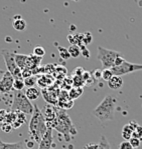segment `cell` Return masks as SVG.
I'll list each match as a JSON object with an SVG mask.
<instances>
[{
  "label": "cell",
  "instance_id": "6da1fadb",
  "mask_svg": "<svg viewBox=\"0 0 142 149\" xmlns=\"http://www.w3.org/2000/svg\"><path fill=\"white\" fill-rule=\"evenodd\" d=\"M57 118L52 125V129H56L65 137L66 141L69 142L72 139V136L77 134V129H76L74 123L72 122L70 116L66 112V110L56 107Z\"/></svg>",
  "mask_w": 142,
  "mask_h": 149
},
{
  "label": "cell",
  "instance_id": "7a4b0ae2",
  "mask_svg": "<svg viewBox=\"0 0 142 149\" xmlns=\"http://www.w3.org/2000/svg\"><path fill=\"white\" fill-rule=\"evenodd\" d=\"M33 113L31 115V119L29 121L28 125V132L30 137L33 139V141L40 143L42 136L47 132V127L42 110L38 108L36 104H33Z\"/></svg>",
  "mask_w": 142,
  "mask_h": 149
},
{
  "label": "cell",
  "instance_id": "3957f363",
  "mask_svg": "<svg viewBox=\"0 0 142 149\" xmlns=\"http://www.w3.org/2000/svg\"><path fill=\"white\" fill-rule=\"evenodd\" d=\"M116 105H117V97L112 94H107L93 111L94 116L99 119L101 122L113 120Z\"/></svg>",
  "mask_w": 142,
  "mask_h": 149
},
{
  "label": "cell",
  "instance_id": "277c9868",
  "mask_svg": "<svg viewBox=\"0 0 142 149\" xmlns=\"http://www.w3.org/2000/svg\"><path fill=\"white\" fill-rule=\"evenodd\" d=\"M33 109V104L25 96L23 91H14L13 103L10 111H19L24 114H27V115H32Z\"/></svg>",
  "mask_w": 142,
  "mask_h": 149
},
{
  "label": "cell",
  "instance_id": "5b68a950",
  "mask_svg": "<svg viewBox=\"0 0 142 149\" xmlns=\"http://www.w3.org/2000/svg\"><path fill=\"white\" fill-rule=\"evenodd\" d=\"M121 53L115 50H111V49H107L102 46H98V55L97 58L98 60L101 61L103 66V69H106V68L114 67L115 65V60L118 56H120Z\"/></svg>",
  "mask_w": 142,
  "mask_h": 149
},
{
  "label": "cell",
  "instance_id": "8992f818",
  "mask_svg": "<svg viewBox=\"0 0 142 149\" xmlns=\"http://www.w3.org/2000/svg\"><path fill=\"white\" fill-rule=\"evenodd\" d=\"M2 57L4 59V62L7 67V71L11 73L14 79H23L22 78V72L17 66L16 61H15V53L8 49L1 50Z\"/></svg>",
  "mask_w": 142,
  "mask_h": 149
},
{
  "label": "cell",
  "instance_id": "52a82bcc",
  "mask_svg": "<svg viewBox=\"0 0 142 149\" xmlns=\"http://www.w3.org/2000/svg\"><path fill=\"white\" fill-rule=\"evenodd\" d=\"M113 73V75L116 76H121L123 75L129 74V73L135 72V71L142 70V64H136V63H131L128 61H124L121 65L119 66H114V67L110 68Z\"/></svg>",
  "mask_w": 142,
  "mask_h": 149
},
{
  "label": "cell",
  "instance_id": "ba28073f",
  "mask_svg": "<svg viewBox=\"0 0 142 149\" xmlns=\"http://www.w3.org/2000/svg\"><path fill=\"white\" fill-rule=\"evenodd\" d=\"M13 82H14V78L11 75V73L9 71H5L3 76L0 79V94L14 91L13 90Z\"/></svg>",
  "mask_w": 142,
  "mask_h": 149
},
{
  "label": "cell",
  "instance_id": "9c48e42d",
  "mask_svg": "<svg viewBox=\"0 0 142 149\" xmlns=\"http://www.w3.org/2000/svg\"><path fill=\"white\" fill-rule=\"evenodd\" d=\"M42 115L45 117V123H47V128H52L54 122L57 118V113H56V107L52 106V104L47 103L42 109Z\"/></svg>",
  "mask_w": 142,
  "mask_h": 149
},
{
  "label": "cell",
  "instance_id": "30bf717a",
  "mask_svg": "<svg viewBox=\"0 0 142 149\" xmlns=\"http://www.w3.org/2000/svg\"><path fill=\"white\" fill-rule=\"evenodd\" d=\"M52 128H47V132L42 136V140L38 143L37 149H52L54 143V136H52Z\"/></svg>",
  "mask_w": 142,
  "mask_h": 149
},
{
  "label": "cell",
  "instance_id": "8fae6325",
  "mask_svg": "<svg viewBox=\"0 0 142 149\" xmlns=\"http://www.w3.org/2000/svg\"><path fill=\"white\" fill-rule=\"evenodd\" d=\"M13 97H14V91L0 94V109H5L7 111H10L13 103Z\"/></svg>",
  "mask_w": 142,
  "mask_h": 149
},
{
  "label": "cell",
  "instance_id": "7c38bea8",
  "mask_svg": "<svg viewBox=\"0 0 142 149\" xmlns=\"http://www.w3.org/2000/svg\"><path fill=\"white\" fill-rule=\"evenodd\" d=\"M0 149H29L27 148L24 141H18L14 143H7L3 142L0 139Z\"/></svg>",
  "mask_w": 142,
  "mask_h": 149
},
{
  "label": "cell",
  "instance_id": "4fadbf2b",
  "mask_svg": "<svg viewBox=\"0 0 142 149\" xmlns=\"http://www.w3.org/2000/svg\"><path fill=\"white\" fill-rule=\"evenodd\" d=\"M24 94L29 100H30V101H34V100L40 98L42 92H40V90L37 88V87L33 86V87H28V88L25 90Z\"/></svg>",
  "mask_w": 142,
  "mask_h": 149
},
{
  "label": "cell",
  "instance_id": "5bb4252c",
  "mask_svg": "<svg viewBox=\"0 0 142 149\" xmlns=\"http://www.w3.org/2000/svg\"><path fill=\"white\" fill-rule=\"evenodd\" d=\"M107 83H108V86L110 89H112V90H119V89L123 86V79L121 76L113 75V77H112Z\"/></svg>",
  "mask_w": 142,
  "mask_h": 149
},
{
  "label": "cell",
  "instance_id": "9a60e30c",
  "mask_svg": "<svg viewBox=\"0 0 142 149\" xmlns=\"http://www.w3.org/2000/svg\"><path fill=\"white\" fill-rule=\"evenodd\" d=\"M29 56L24 54H15V61H16L17 66L20 70H24L27 67V62H28Z\"/></svg>",
  "mask_w": 142,
  "mask_h": 149
},
{
  "label": "cell",
  "instance_id": "2e32d148",
  "mask_svg": "<svg viewBox=\"0 0 142 149\" xmlns=\"http://www.w3.org/2000/svg\"><path fill=\"white\" fill-rule=\"evenodd\" d=\"M15 112H16V114H17V118H16V121L12 124V127L14 128V129H17V128H19L22 124L27 123V120H26V116H25L26 114L22 113V112H19V111H15Z\"/></svg>",
  "mask_w": 142,
  "mask_h": 149
},
{
  "label": "cell",
  "instance_id": "e0dca14e",
  "mask_svg": "<svg viewBox=\"0 0 142 149\" xmlns=\"http://www.w3.org/2000/svg\"><path fill=\"white\" fill-rule=\"evenodd\" d=\"M12 26H13V28L17 31H24L25 29H26L27 24L24 19L19 18V19H14V21H13V23H12Z\"/></svg>",
  "mask_w": 142,
  "mask_h": 149
},
{
  "label": "cell",
  "instance_id": "ac0fdd59",
  "mask_svg": "<svg viewBox=\"0 0 142 149\" xmlns=\"http://www.w3.org/2000/svg\"><path fill=\"white\" fill-rule=\"evenodd\" d=\"M82 94H83V87H73L69 92V97L71 100H75L78 99Z\"/></svg>",
  "mask_w": 142,
  "mask_h": 149
},
{
  "label": "cell",
  "instance_id": "d6986e66",
  "mask_svg": "<svg viewBox=\"0 0 142 149\" xmlns=\"http://www.w3.org/2000/svg\"><path fill=\"white\" fill-rule=\"evenodd\" d=\"M132 133H133V129L130 127L129 124H126L122 129V137L126 141H129L132 137Z\"/></svg>",
  "mask_w": 142,
  "mask_h": 149
},
{
  "label": "cell",
  "instance_id": "ffe728a7",
  "mask_svg": "<svg viewBox=\"0 0 142 149\" xmlns=\"http://www.w3.org/2000/svg\"><path fill=\"white\" fill-rule=\"evenodd\" d=\"M68 51L70 53L71 57H73V58H77V57H79L81 55V48L78 45H71L68 48Z\"/></svg>",
  "mask_w": 142,
  "mask_h": 149
},
{
  "label": "cell",
  "instance_id": "44dd1931",
  "mask_svg": "<svg viewBox=\"0 0 142 149\" xmlns=\"http://www.w3.org/2000/svg\"><path fill=\"white\" fill-rule=\"evenodd\" d=\"M24 85L28 88V87H33L35 86V84L37 83V77L35 75H31V76L24 78Z\"/></svg>",
  "mask_w": 142,
  "mask_h": 149
},
{
  "label": "cell",
  "instance_id": "7402d4cb",
  "mask_svg": "<svg viewBox=\"0 0 142 149\" xmlns=\"http://www.w3.org/2000/svg\"><path fill=\"white\" fill-rule=\"evenodd\" d=\"M98 144H99V148L98 149H111V146H110L108 139L105 137V135H101L100 141Z\"/></svg>",
  "mask_w": 142,
  "mask_h": 149
},
{
  "label": "cell",
  "instance_id": "603a6c76",
  "mask_svg": "<svg viewBox=\"0 0 142 149\" xmlns=\"http://www.w3.org/2000/svg\"><path fill=\"white\" fill-rule=\"evenodd\" d=\"M72 82H73V85H74V87H83L84 85H86V84H85V81H84L83 77H82V76H77V75H74Z\"/></svg>",
  "mask_w": 142,
  "mask_h": 149
},
{
  "label": "cell",
  "instance_id": "cb8c5ba5",
  "mask_svg": "<svg viewBox=\"0 0 142 149\" xmlns=\"http://www.w3.org/2000/svg\"><path fill=\"white\" fill-rule=\"evenodd\" d=\"M24 86L23 79H14V82H13V90L14 91H21L24 88Z\"/></svg>",
  "mask_w": 142,
  "mask_h": 149
},
{
  "label": "cell",
  "instance_id": "d4e9b609",
  "mask_svg": "<svg viewBox=\"0 0 142 149\" xmlns=\"http://www.w3.org/2000/svg\"><path fill=\"white\" fill-rule=\"evenodd\" d=\"M17 118V114L15 111H8L7 113V117H6V123H9V124L12 125L13 123L16 121Z\"/></svg>",
  "mask_w": 142,
  "mask_h": 149
},
{
  "label": "cell",
  "instance_id": "484cf974",
  "mask_svg": "<svg viewBox=\"0 0 142 149\" xmlns=\"http://www.w3.org/2000/svg\"><path fill=\"white\" fill-rule=\"evenodd\" d=\"M112 77H113V73H112L111 69H108V68L102 69V79L104 80V81L108 82Z\"/></svg>",
  "mask_w": 142,
  "mask_h": 149
},
{
  "label": "cell",
  "instance_id": "4316f807",
  "mask_svg": "<svg viewBox=\"0 0 142 149\" xmlns=\"http://www.w3.org/2000/svg\"><path fill=\"white\" fill-rule=\"evenodd\" d=\"M58 49H59V55H61V57L63 59H65V60H68L69 58H71V55H70V53H69L68 49H66V48L63 47V46H59Z\"/></svg>",
  "mask_w": 142,
  "mask_h": 149
},
{
  "label": "cell",
  "instance_id": "83f0119b",
  "mask_svg": "<svg viewBox=\"0 0 142 149\" xmlns=\"http://www.w3.org/2000/svg\"><path fill=\"white\" fill-rule=\"evenodd\" d=\"M33 54L36 55V56H40V57H43L45 55V48L40 45H37V46L34 47L33 49Z\"/></svg>",
  "mask_w": 142,
  "mask_h": 149
},
{
  "label": "cell",
  "instance_id": "f1b7e54d",
  "mask_svg": "<svg viewBox=\"0 0 142 149\" xmlns=\"http://www.w3.org/2000/svg\"><path fill=\"white\" fill-rule=\"evenodd\" d=\"M92 42V34L90 32H86L83 34V45L87 46L88 44Z\"/></svg>",
  "mask_w": 142,
  "mask_h": 149
},
{
  "label": "cell",
  "instance_id": "f546056e",
  "mask_svg": "<svg viewBox=\"0 0 142 149\" xmlns=\"http://www.w3.org/2000/svg\"><path fill=\"white\" fill-rule=\"evenodd\" d=\"M132 137H135V138H138L139 140L142 141V127L141 126H137V128L133 131L132 133Z\"/></svg>",
  "mask_w": 142,
  "mask_h": 149
},
{
  "label": "cell",
  "instance_id": "4dcf8cb0",
  "mask_svg": "<svg viewBox=\"0 0 142 149\" xmlns=\"http://www.w3.org/2000/svg\"><path fill=\"white\" fill-rule=\"evenodd\" d=\"M0 128H1V130L3 132H5V133H10L11 132V130L13 129V127H12V125L11 124H9V123H6V122H4L3 124H1L0 125Z\"/></svg>",
  "mask_w": 142,
  "mask_h": 149
},
{
  "label": "cell",
  "instance_id": "1f68e13d",
  "mask_svg": "<svg viewBox=\"0 0 142 149\" xmlns=\"http://www.w3.org/2000/svg\"><path fill=\"white\" fill-rule=\"evenodd\" d=\"M29 58H30V60L33 62L34 65H36V66H40V62H42V57L36 56V55H34V54H30V55H29Z\"/></svg>",
  "mask_w": 142,
  "mask_h": 149
},
{
  "label": "cell",
  "instance_id": "d6a6232c",
  "mask_svg": "<svg viewBox=\"0 0 142 149\" xmlns=\"http://www.w3.org/2000/svg\"><path fill=\"white\" fill-rule=\"evenodd\" d=\"M8 111L5 109H0V125L6 122V117H7Z\"/></svg>",
  "mask_w": 142,
  "mask_h": 149
},
{
  "label": "cell",
  "instance_id": "836d02e7",
  "mask_svg": "<svg viewBox=\"0 0 142 149\" xmlns=\"http://www.w3.org/2000/svg\"><path fill=\"white\" fill-rule=\"evenodd\" d=\"M129 142H130V144L132 145V147L133 148H138L139 146H140V140H139L138 138H135V137H131L130 138V140H129Z\"/></svg>",
  "mask_w": 142,
  "mask_h": 149
},
{
  "label": "cell",
  "instance_id": "e575fe53",
  "mask_svg": "<svg viewBox=\"0 0 142 149\" xmlns=\"http://www.w3.org/2000/svg\"><path fill=\"white\" fill-rule=\"evenodd\" d=\"M119 149H134L132 147V145L130 144L129 141H123L120 143V145H119Z\"/></svg>",
  "mask_w": 142,
  "mask_h": 149
},
{
  "label": "cell",
  "instance_id": "d590c367",
  "mask_svg": "<svg viewBox=\"0 0 142 149\" xmlns=\"http://www.w3.org/2000/svg\"><path fill=\"white\" fill-rule=\"evenodd\" d=\"M80 48H81V55H83L85 58H89L90 57V51L87 49V47L85 45H81Z\"/></svg>",
  "mask_w": 142,
  "mask_h": 149
},
{
  "label": "cell",
  "instance_id": "8d00e7d4",
  "mask_svg": "<svg viewBox=\"0 0 142 149\" xmlns=\"http://www.w3.org/2000/svg\"><path fill=\"white\" fill-rule=\"evenodd\" d=\"M92 75L95 80H99L102 78V69H95L92 72Z\"/></svg>",
  "mask_w": 142,
  "mask_h": 149
},
{
  "label": "cell",
  "instance_id": "74e56055",
  "mask_svg": "<svg viewBox=\"0 0 142 149\" xmlns=\"http://www.w3.org/2000/svg\"><path fill=\"white\" fill-rule=\"evenodd\" d=\"M84 72H85V70L83 67H77V68H75V70H74V75H77V76H83Z\"/></svg>",
  "mask_w": 142,
  "mask_h": 149
},
{
  "label": "cell",
  "instance_id": "f35d334b",
  "mask_svg": "<svg viewBox=\"0 0 142 149\" xmlns=\"http://www.w3.org/2000/svg\"><path fill=\"white\" fill-rule=\"evenodd\" d=\"M22 72V78H27V77H29V76H31L32 75V72H31V70L30 69H24V70H22L21 71Z\"/></svg>",
  "mask_w": 142,
  "mask_h": 149
},
{
  "label": "cell",
  "instance_id": "ab89813d",
  "mask_svg": "<svg viewBox=\"0 0 142 149\" xmlns=\"http://www.w3.org/2000/svg\"><path fill=\"white\" fill-rule=\"evenodd\" d=\"M99 148V144L98 143H89L85 145L84 149H98Z\"/></svg>",
  "mask_w": 142,
  "mask_h": 149
},
{
  "label": "cell",
  "instance_id": "60d3db41",
  "mask_svg": "<svg viewBox=\"0 0 142 149\" xmlns=\"http://www.w3.org/2000/svg\"><path fill=\"white\" fill-rule=\"evenodd\" d=\"M125 61V59L123 58V56L122 55H120V56H118L117 58H116V60H115V65L114 66H119V65H121L123 62Z\"/></svg>",
  "mask_w": 142,
  "mask_h": 149
},
{
  "label": "cell",
  "instance_id": "b9f144b4",
  "mask_svg": "<svg viewBox=\"0 0 142 149\" xmlns=\"http://www.w3.org/2000/svg\"><path fill=\"white\" fill-rule=\"evenodd\" d=\"M72 1H75V2H79L80 0H72Z\"/></svg>",
  "mask_w": 142,
  "mask_h": 149
}]
</instances>
